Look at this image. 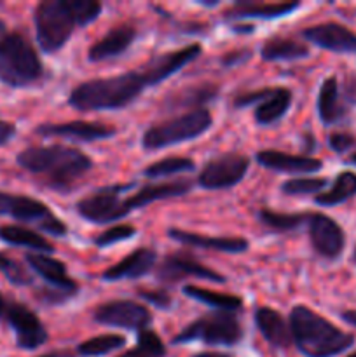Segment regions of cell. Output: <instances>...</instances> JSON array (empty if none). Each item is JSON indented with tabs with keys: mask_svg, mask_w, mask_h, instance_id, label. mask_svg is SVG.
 Masks as SVG:
<instances>
[{
	"mask_svg": "<svg viewBox=\"0 0 356 357\" xmlns=\"http://www.w3.org/2000/svg\"><path fill=\"white\" fill-rule=\"evenodd\" d=\"M93 319L105 326L124 328V330L142 331L150 323L152 316L147 307L131 300H114V302L101 303L93 314Z\"/></svg>",
	"mask_w": 356,
	"mask_h": 357,
	"instance_id": "cell-11",
	"label": "cell"
},
{
	"mask_svg": "<svg viewBox=\"0 0 356 357\" xmlns=\"http://www.w3.org/2000/svg\"><path fill=\"white\" fill-rule=\"evenodd\" d=\"M0 272L6 274V278L9 279L14 284H28L30 282V275L20 267L14 260L0 255Z\"/></svg>",
	"mask_w": 356,
	"mask_h": 357,
	"instance_id": "cell-39",
	"label": "cell"
},
{
	"mask_svg": "<svg viewBox=\"0 0 356 357\" xmlns=\"http://www.w3.org/2000/svg\"><path fill=\"white\" fill-rule=\"evenodd\" d=\"M156 274L157 279L163 282H177L185 275H192V278H199L212 282H225V278L222 274L205 267V265L199 264L194 258L187 257V255H170V257H166L163 264L157 267Z\"/></svg>",
	"mask_w": 356,
	"mask_h": 357,
	"instance_id": "cell-14",
	"label": "cell"
},
{
	"mask_svg": "<svg viewBox=\"0 0 356 357\" xmlns=\"http://www.w3.org/2000/svg\"><path fill=\"white\" fill-rule=\"evenodd\" d=\"M201 54V45L192 44L187 47L180 49V51L166 52V54L156 56V58L150 59L145 66H143V72H145L147 79H149L150 87L157 86L163 80L170 79L171 75L178 72V70L184 68L185 65H188L191 61H194L198 56Z\"/></svg>",
	"mask_w": 356,
	"mask_h": 357,
	"instance_id": "cell-16",
	"label": "cell"
},
{
	"mask_svg": "<svg viewBox=\"0 0 356 357\" xmlns=\"http://www.w3.org/2000/svg\"><path fill=\"white\" fill-rule=\"evenodd\" d=\"M0 239L7 244H13V246L30 248V250L38 251V253H51V251H54L52 250L51 243H47L44 237L35 234L34 230L24 229V227H16V225L0 227Z\"/></svg>",
	"mask_w": 356,
	"mask_h": 357,
	"instance_id": "cell-29",
	"label": "cell"
},
{
	"mask_svg": "<svg viewBox=\"0 0 356 357\" xmlns=\"http://www.w3.org/2000/svg\"><path fill=\"white\" fill-rule=\"evenodd\" d=\"M40 357H73L68 351H56V352H49V354H44Z\"/></svg>",
	"mask_w": 356,
	"mask_h": 357,
	"instance_id": "cell-45",
	"label": "cell"
},
{
	"mask_svg": "<svg viewBox=\"0 0 356 357\" xmlns=\"http://www.w3.org/2000/svg\"><path fill=\"white\" fill-rule=\"evenodd\" d=\"M184 295L194 298L198 302L212 305L222 312H234L243 307V300L234 295H222V293L212 291V289L199 288V286H184Z\"/></svg>",
	"mask_w": 356,
	"mask_h": 357,
	"instance_id": "cell-30",
	"label": "cell"
},
{
	"mask_svg": "<svg viewBox=\"0 0 356 357\" xmlns=\"http://www.w3.org/2000/svg\"><path fill=\"white\" fill-rule=\"evenodd\" d=\"M133 187H135V183H119L94 190L93 194L77 202V213L84 220L98 223V225L119 222L131 213L126 204V199H121V195L131 190Z\"/></svg>",
	"mask_w": 356,
	"mask_h": 357,
	"instance_id": "cell-8",
	"label": "cell"
},
{
	"mask_svg": "<svg viewBox=\"0 0 356 357\" xmlns=\"http://www.w3.org/2000/svg\"><path fill=\"white\" fill-rule=\"evenodd\" d=\"M348 357H356V352H355V354H351V356H348Z\"/></svg>",
	"mask_w": 356,
	"mask_h": 357,
	"instance_id": "cell-50",
	"label": "cell"
},
{
	"mask_svg": "<svg viewBox=\"0 0 356 357\" xmlns=\"http://www.w3.org/2000/svg\"><path fill=\"white\" fill-rule=\"evenodd\" d=\"M325 187H327L325 178H293L281 185V190L286 195H306L318 194Z\"/></svg>",
	"mask_w": 356,
	"mask_h": 357,
	"instance_id": "cell-37",
	"label": "cell"
},
{
	"mask_svg": "<svg viewBox=\"0 0 356 357\" xmlns=\"http://www.w3.org/2000/svg\"><path fill=\"white\" fill-rule=\"evenodd\" d=\"M212 114L205 108H195V110L187 112L180 117H175L171 121L147 129L142 138L143 149L152 152V150L166 149V146L177 145V143L195 139L205 135L212 128Z\"/></svg>",
	"mask_w": 356,
	"mask_h": 357,
	"instance_id": "cell-6",
	"label": "cell"
},
{
	"mask_svg": "<svg viewBox=\"0 0 356 357\" xmlns=\"http://www.w3.org/2000/svg\"><path fill=\"white\" fill-rule=\"evenodd\" d=\"M292 105V93L285 87H271L267 96L258 103L255 110V121L260 126H271L278 122Z\"/></svg>",
	"mask_w": 356,
	"mask_h": 357,
	"instance_id": "cell-25",
	"label": "cell"
},
{
	"mask_svg": "<svg viewBox=\"0 0 356 357\" xmlns=\"http://www.w3.org/2000/svg\"><path fill=\"white\" fill-rule=\"evenodd\" d=\"M318 114L323 124H335L344 115V108L339 98V84L335 77H328L321 84L320 94H318Z\"/></svg>",
	"mask_w": 356,
	"mask_h": 357,
	"instance_id": "cell-27",
	"label": "cell"
},
{
	"mask_svg": "<svg viewBox=\"0 0 356 357\" xmlns=\"http://www.w3.org/2000/svg\"><path fill=\"white\" fill-rule=\"evenodd\" d=\"M257 162L278 173H314L320 171L323 162L313 157L290 155L279 150H262L257 153Z\"/></svg>",
	"mask_w": 356,
	"mask_h": 357,
	"instance_id": "cell-21",
	"label": "cell"
},
{
	"mask_svg": "<svg viewBox=\"0 0 356 357\" xmlns=\"http://www.w3.org/2000/svg\"><path fill=\"white\" fill-rule=\"evenodd\" d=\"M7 321L16 333V344L24 351H35L47 342V331L35 312L21 303H13L7 309Z\"/></svg>",
	"mask_w": 356,
	"mask_h": 357,
	"instance_id": "cell-12",
	"label": "cell"
},
{
	"mask_svg": "<svg viewBox=\"0 0 356 357\" xmlns=\"http://www.w3.org/2000/svg\"><path fill=\"white\" fill-rule=\"evenodd\" d=\"M136 229L131 225H115V227H110L108 230H105L103 234H100V236L94 239V244H96L98 248H107V246H112V244H117V243H122V241H128L131 239L133 236H135Z\"/></svg>",
	"mask_w": 356,
	"mask_h": 357,
	"instance_id": "cell-38",
	"label": "cell"
},
{
	"mask_svg": "<svg viewBox=\"0 0 356 357\" xmlns=\"http://www.w3.org/2000/svg\"><path fill=\"white\" fill-rule=\"evenodd\" d=\"M37 132L42 136H59L73 142H100V139L112 138L117 131L112 126L100 124V122L72 121L63 124L38 126Z\"/></svg>",
	"mask_w": 356,
	"mask_h": 357,
	"instance_id": "cell-15",
	"label": "cell"
},
{
	"mask_svg": "<svg viewBox=\"0 0 356 357\" xmlns=\"http://www.w3.org/2000/svg\"><path fill=\"white\" fill-rule=\"evenodd\" d=\"M355 145V138L351 135H346V132H334L330 136V146L337 153L348 152L351 146Z\"/></svg>",
	"mask_w": 356,
	"mask_h": 357,
	"instance_id": "cell-41",
	"label": "cell"
},
{
	"mask_svg": "<svg viewBox=\"0 0 356 357\" xmlns=\"http://www.w3.org/2000/svg\"><path fill=\"white\" fill-rule=\"evenodd\" d=\"M218 94V87L213 84H205V86L187 87V89L180 91L175 96L168 100V105L171 108H191L195 105H202L206 101H212L213 98Z\"/></svg>",
	"mask_w": 356,
	"mask_h": 357,
	"instance_id": "cell-32",
	"label": "cell"
},
{
	"mask_svg": "<svg viewBox=\"0 0 356 357\" xmlns=\"http://www.w3.org/2000/svg\"><path fill=\"white\" fill-rule=\"evenodd\" d=\"M147 87H150V82L145 72L133 70L122 75L79 84L70 93L68 103L80 112L121 110L131 105Z\"/></svg>",
	"mask_w": 356,
	"mask_h": 357,
	"instance_id": "cell-2",
	"label": "cell"
},
{
	"mask_svg": "<svg viewBox=\"0 0 356 357\" xmlns=\"http://www.w3.org/2000/svg\"><path fill=\"white\" fill-rule=\"evenodd\" d=\"M250 160L241 153H225L205 164L198 183L208 190H220L239 183L248 173Z\"/></svg>",
	"mask_w": 356,
	"mask_h": 357,
	"instance_id": "cell-10",
	"label": "cell"
},
{
	"mask_svg": "<svg viewBox=\"0 0 356 357\" xmlns=\"http://www.w3.org/2000/svg\"><path fill=\"white\" fill-rule=\"evenodd\" d=\"M307 216L309 215H288V213H276L271 209H260L258 211V220H260L262 225L269 227L272 230H278V232H288V230L297 229V227L302 225L304 222H307Z\"/></svg>",
	"mask_w": 356,
	"mask_h": 357,
	"instance_id": "cell-34",
	"label": "cell"
},
{
	"mask_svg": "<svg viewBox=\"0 0 356 357\" xmlns=\"http://www.w3.org/2000/svg\"><path fill=\"white\" fill-rule=\"evenodd\" d=\"M349 162H351V164H355V166H356V153H355V155H351V157H349Z\"/></svg>",
	"mask_w": 356,
	"mask_h": 357,
	"instance_id": "cell-49",
	"label": "cell"
},
{
	"mask_svg": "<svg viewBox=\"0 0 356 357\" xmlns=\"http://www.w3.org/2000/svg\"><path fill=\"white\" fill-rule=\"evenodd\" d=\"M234 31H253V26L251 24H241V26H234Z\"/></svg>",
	"mask_w": 356,
	"mask_h": 357,
	"instance_id": "cell-47",
	"label": "cell"
},
{
	"mask_svg": "<svg viewBox=\"0 0 356 357\" xmlns=\"http://www.w3.org/2000/svg\"><path fill=\"white\" fill-rule=\"evenodd\" d=\"M355 261H356V250H355Z\"/></svg>",
	"mask_w": 356,
	"mask_h": 357,
	"instance_id": "cell-51",
	"label": "cell"
},
{
	"mask_svg": "<svg viewBox=\"0 0 356 357\" xmlns=\"http://www.w3.org/2000/svg\"><path fill=\"white\" fill-rule=\"evenodd\" d=\"M300 2H279V3H260V2H237L232 9L225 13L227 17H262V20H272L290 14L292 10L299 9Z\"/></svg>",
	"mask_w": 356,
	"mask_h": 357,
	"instance_id": "cell-26",
	"label": "cell"
},
{
	"mask_svg": "<svg viewBox=\"0 0 356 357\" xmlns=\"http://www.w3.org/2000/svg\"><path fill=\"white\" fill-rule=\"evenodd\" d=\"M356 195V174L351 171H344L335 178V183L325 194L316 195V204L320 206H337Z\"/></svg>",
	"mask_w": 356,
	"mask_h": 357,
	"instance_id": "cell-31",
	"label": "cell"
},
{
	"mask_svg": "<svg viewBox=\"0 0 356 357\" xmlns=\"http://www.w3.org/2000/svg\"><path fill=\"white\" fill-rule=\"evenodd\" d=\"M157 261L156 251L150 248H138L128 257L122 258L119 264L103 272L105 281H126V279H138L149 274Z\"/></svg>",
	"mask_w": 356,
	"mask_h": 357,
	"instance_id": "cell-19",
	"label": "cell"
},
{
	"mask_svg": "<svg viewBox=\"0 0 356 357\" xmlns=\"http://www.w3.org/2000/svg\"><path fill=\"white\" fill-rule=\"evenodd\" d=\"M191 187L192 183L188 180L168 181V183H159V185H147V187H143L142 190H138L136 194H133L131 197L126 199V204H128L129 211H133V209H142L156 201L185 195L188 190H191Z\"/></svg>",
	"mask_w": 356,
	"mask_h": 357,
	"instance_id": "cell-24",
	"label": "cell"
},
{
	"mask_svg": "<svg viewBox=\"0 0 356 357\" xmlns=\"http://www.w3.org/2000/svg\"><path fill=\"white\" fill-rule=\"evenodd\" d=\"M309 237L314 251L325 258H337L342 253L346 244L344 232L341 227L321 213H313L307 216Z\"/></svg>",
	"mask_w": 356,
	"mask_h": 357,
	"instance_id": "cell-13",
	"label": "cell"
},
{
	"mask_svg": "<svg viewBox=\"0 0 356 357\" xmlns=\"http://www.w3.org/2000/svg\"><path fill=\"white\" fill-rule=\"evenodd\" d=\"M140 296L149 303H152L154 307H157V309H170L171 302H173L166 291H147V289H142Z\"/></svg>",
	"mask_w": 356,
	"mask_h": 357,
	"instance_id": "cell-40",
	"label": "cell"
},
{
	"mask_svg": "<svg viewBox=\"0 0 356 357\" xmlns=\"http://www.w3.org/2000/svg\"><path fill=\"white\" fill-rule=\"evenodd\" d=\"M14 135H16V128H14V124H10V122H6V121H0V146L6 145Z\"/></svg>",
	"mask_w": 356,
	"mask_h": 357,
	"instance_id": "cell-43",
	"label": "cell"
},
{
	"mask_svg": "<svg viewBox=\"0 0 356 357\" xmlns=\"http://www.w3.org/2000/svg\"><path fill=\"white\" fill-rule=\"evenodd\" d=\"M0 215L13 216L20 222H28L47 232L52 237H61L66 234V227L51 209L40 201H35L24 195H13L0 192Z\"/></svg>",
	"mask_w": 356,
	"mask_h": 357,
	"instance_id": "cell-9",
	"label": "cell"
},
{
	"mask_svg": "<svg viewBox=\"0 0 356 357\" xmlns=\"http://www.w3.org/2000/svg\"><path fill=\"white\" fill-rule=\"evenodd\" d=\"M304 37L309 42L334 52H356V35L337 23L314 24L304 30Z\"/></svg>",
	"mask_w": 356,
	"mask_h": 357,
	"instance_id": "cell-17",
	"label": "cell"
},
{
	"mask_svg": "<svg viewBox=\"0 0 356 357\" xmlns=\"http://www.w3.org/2000/svg\"><path fill=\"white\" fill-rule=\"evenodd\" d=\"M27 264L40 275L42 279L49 282L51 286H54L56 289H59L61 293H65L66 296L73 295L77 291V282L66 272L65 264L56 258L47 257L44 253H28L27 255Z\"/></svg>",
	"mask_w": 356,
	"mask_h": 357,
	"instance_id": "cell-18",
	"label": "cell"
},
{
	"mask_svg": "<svg viewBox=\"0 0 356 357\" xmlns=\"http://www.w3.org/2000/svg\"><path fill=\"white\" fill-rule=\"evenodd\" d=\"M342 319L356 328V310H346V312H342Z\"/></svg>",
	"mask_w": 356,
	"mask_h": 357,
	"instance_id": "cell-44",
	"label": "cell"
},
{
	"mask_svg": "<svg viewBox=\"0 0 356 357\" xmlns=\"http://www.w3.org/2000/svg\"><path fill=\"white\" fill-rule=\"evenodd\" d=\"M166 356V347L163 340L157 337L156 331L142 330L138 335V344L131 351L124 352L119 357H164Z\"/></svg>",
	"mask_w": 356,
	"mask_h": 357,
	"instance_id": "cell-35",
	"label": "cell"
},
{
	"mask_svg": "<svg viewBox=\"0 0 356 357\" xmlns=\"http://www.w3.org/2000/svg\"><path fill=\"white\" fill-rule=\"evenodd\" d=\"M17 164L30 173L42 174L49 187L66 190L93 167L89 157L65 145L31 146L17 155Z\"/></svg>",
	"mask_w": 356,
	"mask_h": 357,
	"instance_id": "cell-3",
	"label": "cell"
},
{
	"mask_svg": "<svg viewBox=\"0 0 356 357\" xmlns=\"http://www.w3.org/2000/svg\"><path fill=\"white\" fill-rule=\"evenodd\" d=\"M101 3L96 0H45L35 9V31L44 52H56L68 42L75 26L98 20Z\"/></svg>",
	"mask_w": 356,
	"mask_h": 357,
	"instance_id": "cell-1",
	"label": "cell"
},
{
	"mask_svg": "<svg viewBox=\"0 0 356 357\" xmlns=\"http://www.w3.org/2000/svg\"><path fill=\"white\" fill-rule=\"evenodd\" d=\"M3 310H6V303H3V298L0 296V316L3 314Z\"/></svg>",
	"mask_w": 356,
	"mask_h": 357,
	"instance_id": "cell-48",
	"label": "cell"
},
{
	"mask_svg": "<svg viewBox=\"0 0 356 357\" xmlns=\"http://www.w3.org/2000/svg\"><path fill=\"white\" fill-rule=\"evenodd\" d=\"M250 58V51L246 49H241V51H232V52H227L222 59V65L223 66H234V65H239V63H244L246 59Z\"/></svg>",
	"mask_w": 356,
	"mask_h": 357,
	"instance_id": "cell-42",
	"label": "cell"
},
{
	"mask_svg": "<svg viewBox=\"0 0 356 357\" xmlns=\"http://www.w3.org/2000/svg\"><path fill=\"white\" fill-rule=\"evenodd\" d=\"M168 236L177 243L185 244V246L205 248V250L220 251V253H244L248 250V241L243 237H209L201 236L195 232H185V230L170 229Z\"/></svg>",
	"mask_w": 356,
	"mask_h": 357,
	"instance_id": "cell-20",
	"label": "cell"
},
{
	"mask_svg": "<svg viewBox=\"0 0 356 357\" xmlns=\"http://www.w3.org/2000/svg\"><path fill=\"white\" fill-rule=\"evenodd\" d=\"M243 338V328L232 312L208 314L188 324L173 338V344L202 342L208 345H236Z\"/></svg>",
	"mask_w": 356,
	"mask_h": 357,
	"instance_id": "cell-7",
	"label": "cell"
},
{
	"mask_svg": "<svg viewBox=\"0 0 356 357\" xmlns=\"http://www.w3.org/2000/svg\"><path fill=\"white\" fill-rule=\"evenodd\" d=\"M194 357H230L229 354H220V352H205V354H198Z\"/></svg>",
	"mask_w": 356,
	"mask_h": 357,
	"instance_id": "cell-46",
	"label": "cell"
},
{
	"mask_svg": "<svg viewBox=\"0 0 356 357\" xmlns=\"http://www.w3.org/2000/svg\"><path fill=\"white\" fill-rule=\"evenodd\" d=\"M126 338L121 335H101V337L89 338V340L82 342V344L77 347L80 356L86 357H94V356H105L108 352H114L117 349L124 347Z\"/></svg>",
	"mask_w": 356,
	"mask_h": 357,
	"instance_id": "cell-33",
	"label": "cell"
},
{
	"mask_svg": "<svg viewBox=\"0 0 356 357\" xmlns=\"http://www.w3.org/2000/svg\"><path fill=\"white\" fill-rule=\"evenodd\" d=\"M292 342L307 357H335L355 344L351 333L339 330L306 305L293 307L290 312Z\"/></svg>",
	"mask_w": 356,
	"mask_h": 357,
	"instance_id": "cell-4",
	"label": "cell"
},
{
	"mask_svg": "<svg viewBox=\"0 0 356 357\" xmlns=\"http://www.w3.org/2000/svg\"><path fill=\"white\" fill-rule=\"evenodd\" d=\"M136 37V30L131 24H121V26H115L110 33L105 35L103 38L93 44L89 47V61H105V59H110L119 56L121 52H124L129 45L133 44Z\"/></svg>",
	"mask_w": 356,
	"mask_h": 357,
	"instance_id": "cell-22",
	"label": "cell"
},
{
	"mask_svg": "<svg viewBox=\"0 0 356 357\" xmlns=\"http://www.w3.org/2000/svg\"><path fill=\"white\" fill-rule=\"evenodd\" d=\"M255 324H257L262 337L274 347L286 349L292 344V333H290L288 324L283 319L281 314L276 312L274 309L258 307L255 310Z\"/></svg>",
	"mask_w": 356,
	"mask_h": 357,
	"instance_id": "cell-23",
	"label": "cell"
},
{
	"mask_svg": "<svg viewBox=\"0 0 356 357\" xmlns=\"http://www.w3.org/2000/svg\"><path fill=\"white\" fill-rule=\"evenodd\" d=\"M42 75L44 66L30 40L0 21V80L10 87H28Z\"/></svg>",
	"mask_w": 356,
	"mask_h": 357,
	"instance_id": "cell-5",
	"label": "cell"
},
{
	"mask_svg": "<svg viewBox=\"0 0 356 357\" xmlns=\"http://www.w3.org/2000/svg\"><path fill=\"white\" fill-rule=\"evenodd\" d=\"M194 169V160L185 159V157H168V159L159 160V162H154L150 166H147V169L143 171L147 178H164L171 176V174L177 173H185V171Z\"/></svg>",
	"mask_w": 356,
	"mask_h": 357,
	"instance_id": "cell-36",
	"label": "cell"
},
{
	"mask_svg": "<svg viewBox=\"0 0 356 357\" xmlns=\"http://www.w3.org/2000/svg\"><path fill=\"white\" fill-rule=\"evenodd\" d=\"M309 54L306 44L285 37L269 38L262 47L260 56L265 61H283V59H300Z\"/></svg>",
	"mask_w": 356,
	"mask_h": 357,
	"instance_id": "cell-28",
	"label": "cell"
}]
</instances>
